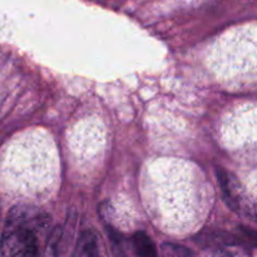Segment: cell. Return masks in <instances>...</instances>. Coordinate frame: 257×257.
<instances>
[{"label":"cell","mask_w":257,"mask_h":257,"mask_svg":"<svg viewBox=\"0 0 257 257\" xmlns=\"http://www.w3.org/2000/svg\"><path fill=\"white\" fill-rule=\"evenodd\" d=\"M161 251L162 257H197L187 247L176 243H163Z\"/></svg>","instance_id":"5b68a950"},{"label":"cell","mask_w":257,"mask_h":257,"mask_svg":"<svg viewBox=\"0 0 257 257\" xmlns=\"http://www.w3.org/2000/svg\"><path fill=\"white\" fill-rule=\"evenodd\" d=\"M136 257H160L152 238L146 232L138 231L132 238Z\"/></svg>","instance_id":"3957f363"},{"label":"cell","mask_w":257,"mask_h":257,"mask_svg":"<svg viewBox=\"0 0 257 257\" xmlns=\"http://www.w3.org/2000/svg\"><path fill=\"white\" fill-rule=\"evenodd\" d=\"M62 246L63 230L59 227L53 228L39 257H62Z\"/></svg>","instance_id":"277c9868"},{"label":"cell","mask_w":257,"mask_h":257,"mask_svg":"<svg viewBox=\"0 0 257 257\" xmlns=\"http://www.w3.org/2000/svg\"><path fill=\"white\" fill-rule=\"evenodd\" d=\"M238 230H240L241 238H242V240H245L247 243H250V245L257 247V232L256 231H253L252 228H250V227H246V226H241Z\"/></svg>","instance_id":"8992f818"},{"label":"cell","mask_w":257,"mask_h":257,"mask_svg":"<svg viewBox=\"0 0 257 257\" xmlns=\"http://www.w3.org/2000/svg\"><path fill=\"white\" fill-rule=\"evenodd\" d=\"M50 232V218L44 211L15 206L8 213L0 240L2 257H39Z\"/></svg>","instance_id":"6da1fadb"},{"label":"cell","mask_w":257,"mask_h":257,"mask_svg":"<svg viewBox=\"0 0 257 257\" xmlns=\"http://www.w3.org/2000/svg\"><path fill=\"white\" fill-rule=\"evenodd\" d=\"M72 257H100L99 237L94 230H85L80 233Z\"/></svg>","instance_id":"7a4b0ae2"}]
</instances>
